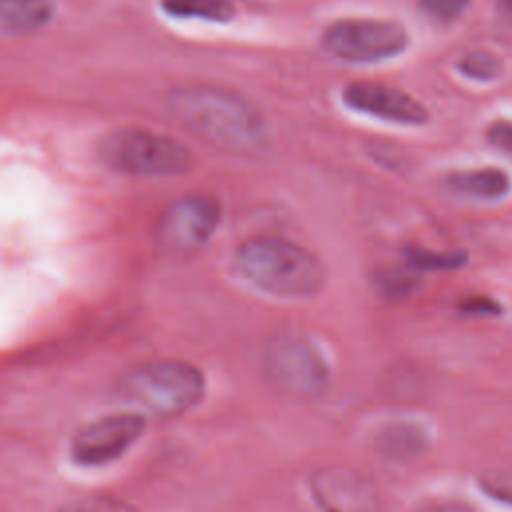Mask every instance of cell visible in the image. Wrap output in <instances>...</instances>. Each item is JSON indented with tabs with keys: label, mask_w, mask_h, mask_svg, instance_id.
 I'll return each mask as SVG.
<instances>
[{
	"label": "cell",
	"mask_w": 512,
	"mask_h": 512,
	"mask_svg": "<svg viewBox=\"0 0 512 512\" xmlns=\"http://www.w3.org/2000/svg\"><path fill=\"white\" fill-rule=\"evenodd\" d=\"M406 262L418 270H452V268H460L466 262V254L460 250L430 252L422 248H408Z\"/></svg>",
	"instance_id": "obj_15"
},
{
	"label": "cell",
	"mask_w": 512,
	"mask_h": 512,
	"mask_svg": "<svg viewBox=\"0 0 512 512\" xmlns=\"http://www.w3.org/2000/svg\"><path fill=\"white\" fill-rule=\"evenodd\" d=\"M60 512H138V510L110 496H86V498L72 500Z\"/></svg>",
	"instance_id": "obj_17"
},
{
	"label": "cell",
	"mask_w": 512,
	"mask_h": 512,
	"mask_svg": "<svg viewBox=\"0 0 512 512\" xmlns=\"http://www.w3.org/2000/svg\"><path fill=\"white\" fill-rule=\"evenodd\" d=\"M408 44V34L400 22L352 18L330 24L322 34V46L338 60L366 64L400 54Z\"/></svg>",
	"instance_id": "obj_6"
},
{
	"label": "cell",
	"mask_w": 512,
	"mask_h": 512,
	"mask_svg": "<svg viewBox=\"0 0 512 512\" xmlns=\"http://www.w3.org/2000/svg\"><path fill=\"white\" fill-rule=\"evenodd\" d=\"M458 68L464 76L472 78V80H494L496 76H500L502 72V62L496 54L486 52V50H474L462 56V60L458 62Z\"/></svg>",
	"instance_id": "obj_16"
},
{
	"label": "cell",
	"mask_w": 512,
	"mask_h": 512,
	"mask_svg": "<svg viewBox=\"0 0 512 512\" xmlns=\"http://www.w3.org/2000/svg\"><path fill=\"white\" fill-rule=\"evenodd\" d=\"M240 274L280 298H310L324 286L322 262L304 246L280 236H254L236 252Z\"/></svg>",
	"instance_id": "obj_2"
},
{
	"label": "cell",
	"mask_w": 512,
	"mask_h": 512,
	"mask_svg": "<svg viewBox=\"0 0 512 512\" xmlns=\"http://www.w3.org/2000/svg\"><path fill=\"white\" fill-rule=\"evenodd\" d=\"M462 310L466 314H494L498 310V304L486 296H476L462 302Z\"/></svg>",
	"instance_id": "obj_21"
},
{
	"label": "cell",
	"mask_w": 512,
	"mask_h": 512,
	"mask_svg": "<svg viewBox=\"0 0 512 512\" xmlns=\"http://www.w3.org/2000/svg\"><path fill=\"white\" fill-rule=\"evenodd\" d=\"M320 512H382V496L370 476L350 466H324L310 476Z\"/></svg>",
	"instance_id": "obj_8"
},
{
	"label": "cell",
	"mask_w": 512,
	"mask_h": 512,
	"mask_svg": "<svg viewBox=\"0 0 512 512\" xmlns=\"http://www.w3.org/2000/svg\"><path fill=\"white\" fill-rule=\"evenodd\" d=\"M504 4H506L508 8H512V0H504Z\"/></svg>",
	"instance_id": "obj_22"
},
{
	"label": "cell",
	"mask_w": 512,
	"mask_h": 512,
	"mask_svg": "<svg viewBox=\"0 0 512 512\" xmlns=\"http://www.w3.org/2000/svg\"><path fill=\"white\" fill-rule=\"evenodd\" d=\"M428 448V432L418 422H390L376 434V450L396 462L418 458Z\"/></svg>",
	"instance_id": "obj_11"
},
{
	"label": "cell",
	"mask_w": 512,
	"mask_h": 512,
	"mask_svg": "<svg viewBox=\"0 0 512 512\" xmlns=\"http://www.w3.org/2000/svg\"><path fill=\"white\" fill-rule=\"evenodd\" d=\"M222 218L220 202L208 194H186L170 202L154 226L156 244L174 256L200 250Z\"/></svg>",
	"instance_id": "obj_7"
},
{
	"label": "cell",
	"mask_w": 512,
	"mask_h": 512,
	"mask_svg": "<svg viewBox=\"0 0 512 512\" xmlns=\"http://www.w3.org/2000/svg\"><path fill=\"white\" fill-rule=\"evenodd\" d=\"M178 122L212 146L246 152L262 138V116L244 96L220 86H186L170 96Z\"/></svg>",
	"instance_id": "obj_1"
},
{
	"label": "cell",
	"mask_w": 512,
	"mask_h": 512,
	"mask_svg": "<svg viewBox=\"0 0 512 512\" xmlns=\"http://www.w3.org/2000/svg\"><path fill=\"white\" fill-rule=\"evenodd\" d=\"M52 0H0V30L24 34L52 18Z\"/></svg>",
	"instance_id": "obj_13"
},
{
	"label": "cell",
	"mask_w": 512,
	"mask_h": 512,
	"mask_svg": "<svg viewBox=\"0 0 512 512\" xmlns=\"http://www.w3.org/2000/svg\"><path fill=\"white\" fill-rule=\"evenodd\" d=\"M444 186L450 192L482 200H498L510 192V178L506 172L486 166L474 170H458L444 176Z\"/></svg>",
	"instance_id": "obj_12"
},
{
	"label": "cell",
	"mask_w": 512,
	"mask_h": 512,
	"mask_svg": "<svg viewBox=\"0 0 512 512\" xmlns=\"http://www.w3.org/2000/svg\"><path fill=\"white\" fill-rule=\"evenodd\" d=\"M100 156L120 172L138 176H172L190 168L188 148L160 132L118 128L100 142Z\"/></svg>",
	"instance_id": "obj_4"
},
{
	"label": "cell",
	"mask_w": 512,
	"mask_h": 512,
	"mask_svg": "<svg viewBox=\"0 0 512 512\" xmlns=\"http://www.w3.org/2000/svg\"><path fill=\"white\" fill-rule=\"evenodd\" d=\"M342 98L348 108L380 120L410 126L424 124L428 120V110L416 98L388 84L370 80L350 82L342 90Z\"/></svg>",
	"instance_id": "obj_10"
},
{
	"label": "cell",
	"mask_w": 512,
	"mask_h": 512,
	"mask_svg": "<svg viewBox=\"0 0 512 512\" xmlns=\"http://www.w3.org/2000/svg\"><path fill=\"white\" fill-rule=\"evenodd\" d=\"M122 396L154 416H178L204 396L202 372L182 360H156L136 366L122 380Z\"/></svg>",
	"instance_id": "obj_3"
},
{
	"label": "cell",
	"mask_w": 512,
	"mask_h": 512,
	"mask_svg": "<svg viewBox=\"0 0 512 512\" xmlns=\"http://www.w3.org/2000/svg\"><path fill=\"white\" fill-rule=\"evenodd\" d=\"M470 0H420L424 12L438 20H454L458 18Z\"/></svg>",
	"instance_id": "obj_19"
},
{
	"label": "cell",
	"mask_w": 512,
	"mask_h": 512,
	"mask_svg": "<svg viewBox=\"0 0 512 512\" xmlns=\"http://www.w3.org/2000/svg\"><path fill=\"white\" fill-rule=\"evenodd\" d=\"M480 486L496 500L512 504V468L510 470H486L480 476Z\"/></svg>",
	"instance_id": "obj_18"
},
{
	"label": "cell",
	"mask_w": 512,
	"mask_h": 512,
	"mask_svg": "<svg viewBox=\"0 0 512 512\" xmlns=\"http://www.w3.org/2000/svg\"><path fill=\"white\" fill-rule=\"evenodd\" d=\"M162 6L178 18L226 22L234 16V4L230 0H162Z\"/></svg>",
	"instance_id": "obj_14"
},
{
	"label": "cell",
	"mask_w": 512,
	"mask_h": 512,
	"mask_svg": "<svg viewBox=\"0 0 512 512\" xmlns=\"http://www.w3.org/2000/svg\"><path fill=\"white\" fill-rule=\"evenodd\" d=\"M486 138L494 148L512 156V120H494L486 130Z\"/></svg>",
	"instance_id": "obj_20"
},
{
	"label": "cell",
	"mask_w": 512,
	"mask_h": 512,
	"mask_svg": "<svg viewBox=\"0 0 512 512\" xmlns=\"http://www.w3.org/2000/svg\"><path fill=\"white\" fill-rule=\"evenodd\" d=\"M262 362L266 376L292 398L314 400L328 388V362L318 346L302 334L286 332L268 340Z\"/></svg>",
	"instance_id": "obj_5"
},
{
	"label": "cell",
	"mask_w": 512,
	"mask_h": 512,
	"mask_svg": "<svg viewBox=\"0 0 512 512\" xmlns=\"http://www.w3.org/2000/svg\"><path fill=\"white\" fill-rule=\"evenodd\" d=\"M144 432L140 414H112L90 422L72 440V458L82 466H100L122 456Z\"/></svg>",
	"instance_id": "obj_9"
}]
</instances>
